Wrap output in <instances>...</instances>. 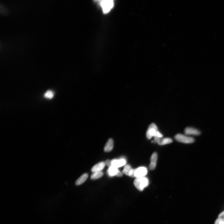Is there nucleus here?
I'll return each instance as SVG.
<instances>
[{
  "label": "nucleus",
  "mask_w": 224,
  "mask_h": 224,
  "mask_svg": "<svg viewBox=\"0 0 224 224\" xmlns=\"http://www.w3.org/2000/svg\"><path fill=\"white\" fill-rule=\"evenodd\" d=\"M148 179L145 177L136 178L133 182V184L137 189L141 191L149 185Z\"/></svg>",
  "instance_id": "f257e3e1"
},
{
  "label": "nucleus",
  "mask_w": 224,
  "mask_h": 224,
  "mask_svg": "<svg viewBox=\"0 0 224 224\" xmlns=\"http://www.w3.org/2000/svg\"><path fill=\"white\" fill-rule=\"evenodd\" d=\"M175 139L178 142L185 144H191L194 142L193 138L178 133L174 136Z\"/></svg>",
  "instance_id": "f03ea898"
},
{
  "label": "nucleus",
  "mask_w": 224,
  "mask_h": 224,
  "mask_svg": "<svg viewBox=\"0 0 224 224\" xmlns=\"http://www.w3.org/2000/svg\"><path fill=\"white\" fill-rule=\"evenodd\" d=\"M100 3L104 14L109 12L112 8L114 5L113 1L110 0L101 1Z\"/></svg>",
  "instance_id": "7ed1b4c3"
},
{
  "label": "nucleus",
  "mask_w": 224,
  "mask_h": 224,
  "mask_svg": "<svg viewBox=\"0 0 224 224\" xmlns=\"http://www.w3.org/2000/svg\"><path fill=\"white\" fill-rule=\"evenodd\" d=\"M158 131L157 125L154 123L151 124L148 129L146 133L147 138L150 139L153 137H155Z\"/></svg>",
  "instance_id": "20e7f679"
},
{
  "label": "nucleus",
  "mask_w": 224,
  "mask_h": 224,
  "mask_svg": "<svg viewBox=\"0 0 224 224\" xmlns=\"http://www.w3.org/2000/svg\"><path fill=\"white\" fill-rule=\"evenodd\" d=\"M148 170L147 168L144 167H141L135 169L134 178H139L144 177L148 173Z\"/></svg>",
  "instance_id": "39448f33"
},
{
  "label": "nucleus",
  "mask_w": 224,
  "mask_h": 224,
  "mask_svg": "<svg viewBox=\"0 0 224 224\" xmlns=\"http://www.w3.org/2000/svg\"><path fill=\"white\" fill-rule=\"evenodd\" d=\"M158 154L156 152L153 153L150 158V163L149 165V169L151 170H154L156 166L157 160H158Z\"/></svg>",
  "instance_id": "423d86ee"
},
{
  "label": "nucleus",
  "mask_w": 224,
  "mask_h": 224,
  "mask_svg": "<svg viewBox=\"0 0 224 224\" xmlns=\"http://www.w3.org/2000/svg\"><path fill=\"white\" fill-rule=\"evenodd\" d=\"M108 174L110 176H116L121 177L123 175V174L118 170V168L112 166L109 168Z\"/></svg>",
  "instance_id": "0eeeda50"
},
{
  "label": "nucleus",
  "mask_w": 224,
  "mask_h": 224,
  "mask_svg": "<svg viewBox=\"0 0 224 224\" xmlns=\"http://www.w3.org/2000/svg\"><path fill=\"white\" fill-rule=\"evenodd\" d=\"M135 169H133L130 165H127L124 167L123 173L131 177L134 178Z\"/></svg>",
  "instance_id": "6e6552de"
},
{
  "label": "nucleus",
  "mask_w": 224,
  "mask_h": 224,
  "mask_svg": "<svg viewBox=\"0 0 224 224\" xmlns=\"http://www.w3.org/2000/svg\"><path fill=\"white\" fill-rule=\"evenodd\" d=\"M112 166L118 168L123 166L126 164L127 161L124 159H113L111 160Z\"/></svg>",
  "instance_id": "1a4fd4ad"
},
{
  "label": "nucleus",
  "mask_w": 224,
  "mask_h": 224,
  "mask_svg": "<svg viewBox=\"0 0 224 224\" xmlns=\"http://www.w3.org/2000/svg\"><path fill=\"white\" fill-rule=\"evenodd\" d=\"M184 132L186 135H199L201 134V132L198 129L191 127H187Z\"/></svg>",
  "instance_id": "9d476101"
},
{
  "label": "nucleus",
  "mask_w": 224,
  "mask_h": 224,
  "mask_svg": "<svg viewBox=\"0 0 224 224\" xmlns=\"http://www.w3.org/2000/svg\"><path fill=\"white\" fill-rule=\"evenodd\" d=\"M105 162H101L96 164L91 169V171L93 172L101 171L105 167Z\"/></svg>",
  "instance_id": "9b49d317"
},
{
  "label": "nucleus",
  "mask_w": 224,
  "mask_h": 224,
  "mask_svg": "<svg viewBox=\"0 0 224 224\" xmlns=\"http://www.w3.org/2000/svg\"><path fill=\"white\" fill-rule=\"evenodd\" d=\"M114 146V141L112 139H109L106 144L104 148V151L106 152H108L111 151L113 148Z\"/></svg>",
  "instance_id": "f8f14e48"
},
{
  "label": "nucleus",
  "mask_w": 224,
  "mask_h": 224,
  "mask_svg": "<svg viewBox=\"0 0 224 224\" xmlns=\"http://www.w3.org/2000/svg\"><path fill=\"white\" fill-rule=\"evenodd\" d=\"M172 142V140L169 138H160L157 141V143L159 145H163L168 144H170Z\"/></svg>",
  "instance_id": "ddd939ff"
},
{
  "label": "nucleus",
  "mask_w": 224,
  "mask_h": 224,
  "mask_svg": "<svg viewBox=\"0 0 224 224\" xmlns=\"http://www.w3.org/2000/svg\"><path fill=\"white\" fill-rule=\"evenodd\" d=\"M88 177V174L85 173L82 174L78 178L76 182V185L77 186H80L84 183L87 180Z\"/></svg>",
  "instance_id": "4468645a"
},
{
  "label": "nucleus",
  "mask_w": 224,
  "mask_h": 224,
  "mask_svg": "<svg viewBox=\"0 0 224 224\" xmlns=\"http://www.w3.org/2000/svg\"><path fill=\"white\" fill-rule=\"evenodd\" d=\"M10 11L3 4H0V13L3 15L9 14Z\"/></svg>",
  "instance_id": "2eb2a0df"
},
{
  "label": "nucleus",
  "mask_w": 224,
  "mask_h": 224,
  "mask_svg": "<svg viewBox=\"0 0 224 224\" xmlns=\"http://www.w3.org/2000/svg\"><path fill=\"white\" fill-rule=\"evenodd\" d=\"M103 175V172L101 171L93 172L91 176V179L93 180L99 179L101 178Z\"/></svg>",
  "instance_id": "dca6fc26"
},
{
  "label": "nucleus",
  "mask_w": 224,
  "mask_h": 224,
  "mask_svg": "<svg viewBox=\"0 0 224 224\" xmlns=\"http://www.w3.org/2000/svg\"><path fill=\"white\" fill-rule=\"evenodd\" d=\"M54 96V92L51 90H48L44 94V97L46 99H52Z\"/></svg>",
  "instance_id": "f3484780"
},
{
  "label": "nucleus",
  "mask_w": 224,
  "mask_h": 224,
  "mask_svg": "<svg viewBox=\"0 0 224 224\" xmlns=\"http://www.w3.org/2000/svg\"><path fill=\"white\" fill-rule=\"evenodd\" d=\"M214 224H224V218L218 217L216 220Z\"/></svg>",
  "instance_id": "a211bd4d"
},
{
  "label": "nucleus",
  "mask_w": 224,
  "mask_h": 224,
  "mask_svg": "<svg viewBox=\"0 0 224 224\" xmlns=\"http://www.w3.org/2000/svg\"><path fill=\"white\" fill-rule=\"evenodd\" d=\"M105 165L109 167L112 166L111 161L109 160H107L105 162Z\"/></svg>",
  "instance_id": "6ab92c4d"
},
{
  "label": "nucleus",
  "mask_w": 224,
  "mask_h": 224,
  "mask_svg": "<svg viewBox=\"0 0 224 224\" xmlns=\"http://www.w3.org/2000/svg\"><path fill=\"white\" fill-rule=\"evenodd\" d=\"M224 216V211H223L221 213H220L218 216V217H223Z\"/></svg>",
  "instance_id": "aec40b11"
},
{
  "label": "nucleus",
  "mask_w": 224,
  "mask_h": 224,
  "mask_svg": "<svg viewBox=\"0 0 224 224\" xmlns=\"http://www.w3.org/2000/svg\"><path fill=\"white\" fill-rule=\"evenodd\" d=\"M223 217V218H224V217Z\"/></svg>",
  "instance_id": "412c9836"
}]
</instances>
